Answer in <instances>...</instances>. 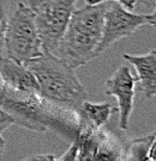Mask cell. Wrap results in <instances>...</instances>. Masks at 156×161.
Segmentation results:
<instances>
[{
  "label": "cell",
  "mask_w": 156,
  "mask_h": 161,
  "mask_svg": "<svg viewBox=\"0 0 156 161\" xmlns=\"http://www.w3.org/2000/svg\"><path fill=\"white\" fill-rule=\"evenodd\" d=\"M24 64L35 76L39 96L45 103L77 113L81 104L87 99V91L77 77L76 69L52 52L43 51L39 57Z\"/></svg>",
  "instance_id": "cell-1"
},
{
  "label": "cell",
  "mask_w": 156,
  "mask_h": 161,
  "mask_svg": "<svg viewBox=\"0 0 156 161\" xmlns=\"http://www.w3.org/2000/svg\"><path fill=\"white\" fill-rule=\"evenodd\" d=\"M105 8L107 1L76 9L53 55L75 69L97 58Z\"/></svg>",
  "instance_id": "cell-2"
},
{
  "label": "cell",
  "mask_w": 156,
  "mask_h": 161,
  "mask_svg": "<svg viewBox=\"0 0 156 161\" xmlns=\"http://www.w3.org/2000/svg\"><path fill=\"white\" fill-rule=\"evenodd\" d=\"M4 48L5 57L19 63H26L43 52L34 14L24 3H19L14 13L9 16Z\"/></svg>",
  "instance_id": "cell-3"
},
{
  "label": "cell",
  "mask_w": 156,
  "mask_h": 161,
  "mask_svg": "<svg viewBox=\"0 0 156 161\" xmlns=\"http://www.w3.org/2000/svg\"><path fill=\"white\" fill-rule=\"evenodd\" d=\"M39 31L42 50L55 52L70 19L76 10L77 0H26Z\"/></svg>",
  "instance_id": "cell-4"
},
{
  "label": "cell",
  "mask_w": 156,
  "mask_h": 161,
  "mask_svg": "<svg viewBox=\"0 0 156 161\" xmlns=\"http://www.w3.org/2000/svg\"><path fill=\"white\" fill-rule=\"evenodd\" d=\"M110 1V4L107 3L104 11L102 39L97 47L98 56H100L114 42L130 37L139 27L148 25L146 14H134L120 3L115 0Z\"/></svg>",
  "instance_id": "cell-5"
},
{
  "label": "cell",
  "mask_w": 156,
  "mask_h": 161,
  "mask_svg": "<svg viewBox=\"0 0 156 161\" xmlns=\"http://www.w3.org/2000/svg\"><path fill=\"white\" fill-rule=\"evenodd\" d=\"M136 77L131 73L128 64H123L105 82L104 93L107 96L114 97L118 101L119 120L118 125L121 130L129 129V120L134 110L135 99V84Z\"/></svg>",
  "instance_id": "cell-6"
},
{
  "label": "cell",
  "mask_w": 156,
  "mask_h": 161,
  "mask_svg": "<svg viewBox=\"0 0 156 161\" xmlns=\"http://www.w3.org/2000/svg\"><path fill=\"white\" fill-rule=\"evenodd\" d=\"M0 80L3 84L25 96H39V84L32 72L24 64L4 57L0 60Z\"/></svg>",
  "instance_id": "cell-7"
},
{
  "label": "cell",
  "mask_w": 156,
  "mask_h": 161,
  "mask_svg": "<svg viewBox=\"0 0 156 161\" xmlns=\"http://www.w3.org/2000/svg\"><path fill=\"white\" fill-rule=\"evenodd\" d=\"M123 58L136 69V80L146 99L156 97V50L144 55L124 53Z\"/></svg>",
  "instance_id": "cell-8"
},
{
  "label": "cell",
  "mask_w": 156,
  "mask_h": 161,
  "mask_svg": "<svg viewBox=\"0 0 156 161\" xmlns=\"http://www.w3.org/2000/svg\"><path fill=\"white\" fill-rule=\"evenodd\" d=\"M115 110L117 108L109 103H93L86 99L76 113L78 118L77 129L99 131L105 126Z\"/></svg>",
  "instance_id": "cell-9"
},
{
  "label": "cell",
  "mask_w": 156,
  "mask_h": 161,
  "mask_svg": "<svg viewBox=\"0 0 156 161\" xmlns=\"http://www.w3.org/2000/svg\"><path fill=\"white\" fill-rule=\"evenodd\" d=\"M100 138L102 130L92 131L86 129H77L75 138L78 145L76 161H96Z\"/></svg>",
  "instance_id": "cell-10"
},
{
  "label": "cell",
  "mask_w": 156,
  "mask_h": 161,
  "mask_svg": "<svg viewBox=\"0 0 156 161\" xmlns=\"http://www.w3.org/2000/svg\"><path fill=\"white\" fill-rule=\"evenodd\" d=\"M125 142L112 131L102 129L96 161H120L123 156Z\"/></svg>",
  "instance_id": "cell-11"
},
{
  "label": "cell",
  "mask_w": 156,
  "mask_h": 161,
  "mask_svg": "<svg viewBox=\"0 0 156 161\" xmlns=\"http://www.w3.org/2000/svg\"><path fill=\"white\" fill-rule=\"evenodd\" d=\"M154 139V133L128 141L124 146L123 156L120 161H146L149 159V149Z\"/></svg>",
  "instance_id": "cell-12"
},
{
  "label": "cell",
  "mask_w": 156,
  "mask_h": 161,
  "mask_svg": "<svg viewBox=\"0 0 156 161\" xmlns=\"http://www.w3.org/2000/svg\"><path fill=\"white\" fill-rule=\"evenodd\" d=\"M9 1L10 0H0V60L5 57L4 37H5V30L9 20V15H8Z\"/></svg>",
  "instance_id": "cell-13"
},
{
  "label": "cell",
  "mask_w": 156,
  "mask_h": 161,
  "mask_svg": "<svg viewBox=\"0 0 156 161\" xmlns=\"http://www.w3.org/2000/svg\"><path fill=\"white\" fill-rule=\"evenodd\" d=\"M13 124H15V119L11 114H9L6 110L0 108V134L3 131H5L9 126H11Z\"/></svg>",
  "instance_id": "cell-14"
},
{
  "label": "cell",
  "mask_w": 156,
  "mask_h": 161,
  "mask_svg": "<svg viewBox=\"0 0 156 161\" xmlns=\"http://www.w3.org/2000/svg\"><path fill=\"white\" fill-rule=\"evenodd\" d=\"M77 150H78L77 141L75 140L73 142H72V145L67 149V151H66L59 159H55V161H76Z\"/></svg>",
  "instance_id": "cell-15"
},
{
  "label": "cell",
  "mask_w": 156,
  "mask_h": 161,
  "mask_svg": "<svg viewBox=\"0 0 156 161\" xmlns=\"http://www.w3.org/2000/svg\"><path fill=\"white\" fill-rule=\"evenodd\" d=\"M103 1H110V0H86L87 4H99V3H103ZM118 3H120L124 8L129 9V10H133L135 8V4H136V0H115Z\"/></svg>",
  "instance_id": "cell-16"
},
{
  "label": "cell",
  "mask_w": 156,
  "mask_h": 161,
  "mask_svg": "<svg viewBox=\"0 0 156 161\" xmlns=\"http://www.w3.org/2000/svg\"><path fill=\"white\" fill-rule=\"evenodd\" d=\"M55 156L52 154H35L31 156H26L20 161H55Z\"/></svg>",
  "instance_id": "cell-17"
},
{
  "label": "cell",
  "mask_w": 156,
  "mask_h": 161,
  "mask_svg": "<svg viewBox=\"0 0 156 161\" xmlns=\"http://www.w3.org/2000/svg\"><path fill=\"white\" fill-rule=\"evenodd\" d=\"M149 158L151 160L156 161V131L154 133V139L151 141V145L149 149Z\"/></svg>",
  "instance_id": "cell-18"
},
{
  "label": "cell",
  "mask_w": 156,
  "mask_h": 161,
  "mask_svg": "<svg viewBox=\"0 0 156 161\" xmlns=\"http://www.w3.org/2000/svg\"><path fill=\"white\" fill-rule=\"evenodd\" d=\"M146 20H148V25H150V26L156 29V6L151 14H146Z\"/></svg>",
  "instance_id": "cell-19"
},
{
  "label": "cell",
  "mask_w": 156,
  "mask_h": 161,
  "mask_svg": "<svg viewBox=\"0 0 156 161\" xmlns=\"http://www.w3.org/2000/svg\"><path fill=\"white\" fill-rule=\"evenodd\" d=\"M5 147H6V141H5V139L1 136V134H0V156L4 154Z\"/></svg>",
  "instance_id": "cell-20"
},
{
  "label": "cell",
  "mask_w": 156,
  "mask_h": 161,
  "mask_svg": "<svg viewBox=\"0 0 156 161\" xmlns=\"http://www.w3.org/2000/svg\"><path fill=\"white\" fill-rule=\"evenodd\" d=\"M140 1H142V3H150V1H153V0H140Z\"/></svg>",
  "instance_id": "cell-21"
},
{
  "label": "cell",
  "mask_w": 156,
  "mask_h": 161,
  "mask_svg": "<svg viewBox=\"0 0 156 161\" xmlns=\"http://www.w3.org/2000/svg\"><path fill=\"white\" fill-rule=\"evenodd\" d=\"M146 161H154V160H151V159H150V158H149V159H146Z\"/></svg>",
  "instance_id": "cell-22"
}]
</instances>
